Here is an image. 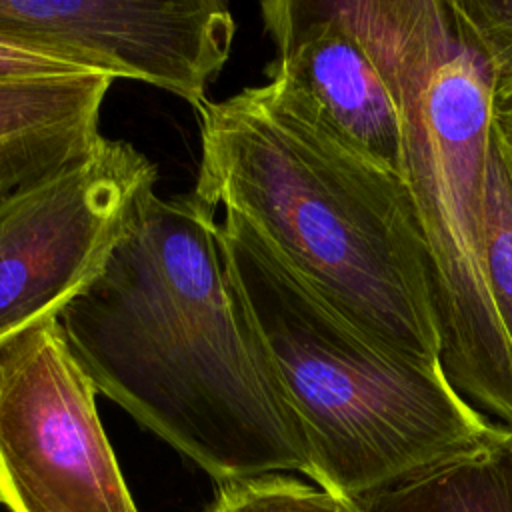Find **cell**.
<instances>
[{"instance_id": "obj_1", "label": "cell", "mask_w": 512, "mask_h": 512, "mask_svg": "<svg viewBox=\"0 0 512 512\" xmlns=\"http://www.w3.org/2000/svg\"><path fill=\"white\" fill-rule=\"evenodd\" d=\"M60 324L96 390L218 484L310 478L298 420L226 264L216 208L194 190H152Z\"/></svg>"}, {"instance_id": "obj_2", "label": "cell", "mask_w": 512, "mask_h": 512, "mask_svg": "<svg viewBox=\"0 0 512 512\" xmlns=\"http://www.w3.org/2000/svg\"><path fill=\"white\" fill-rule=\"evenodd\" d=\"M194 192L234 212L328 306L424 366H442L426 244L402 176L352 156L260 86L198 110Z\"/></svg>"}, {"instance_id": "obj_3", "label": "cell", "mask_w": 512, "mask_h": 512, "mask_svg": "<svg viewBox=\"0 0 512 512\" xmlns=\"http://www.w3.org/2000/svg\"><path fill=\"white\" fill-rule=\"evenodd\" d=\"M382 70L402 128V178L426 244L442 370L492 422L512 428V350L484 250L490 74L448 0H336Z\"/></svg>"}, {"instance_id": "obj_4", "label": "cell", "mask_w": 512, "mask_h": 512, "mask_svg": "<svg viewBox=\"0 0 512 512\" xmlns=\"http://www.w3.org/2000/svg\"><path fill=\"white\" fill-rule=\"evenodd\" d=\"M220 244L298 420L310 482L358 500L502 428L442 366L392 352L328 306L234 212L220 220Z\"/></svg>"}, {"instance_id": "obj_5", "label": "cell", "mask_w": 512, "mask_h": 512, "mask_svg": "<svg viewBox=\"0 0 512 512\" xmlns=\"http://www.w3.org/2000/svg\"><path fill=\"white\" fill-rule=\"evenodd\" d=\"M154 184L152 160L100 136L84 156L0 200V348L60 318L96 280Z\"/></svg>"}, {"instance_id": "obj_6", "label": "cell", "mask_w": 512, "mask_h": 512, "mask_svg": "<svg viewBox=\"0 0 512 512\" xmlns=\"http://www.w3.org/2000/svg\"><path fill=\"white\" fill-rule=\"evenodd\" d=\"M60 318L0 348V504L8 512H138Z\"/></svg>"}, {"instance_id": "obj_7", "label": "cell", "mask_w": 512, "mask_h": 512, "mask_svg": "<svg viewBox=\"0 0 512 512\" xmlns=\"http://www.w3.org/2000/svg\"><path fill=\"white\" fill-rule=\"evenodd\" d=\"M236 32L218 0H0V36L168 90L198 110Z\"/></svg>"}, {"instance_id": "obj_8", "label": "cell", "mask_w": 512, "mask_h": 512, "mask_svg": "<svg viewBox=\"0 0 512 512\" xmlns=\"http://www.w3.org/2000/svg\"><path fill=\"white\" fill-rule=\"evenodd\" d=\"M260 12L274 44L266 94L352 156L402 176L394 94L336 0H268Z\"/></svg>"}, {"instance_id": "obj_9", "label": "cell", "mask_w": 512, "mask_h": 512, "mask_svg": "<svg viewBox=\"0 0 512 512\" xmlns=\"http://www.w3.org/2000/svg\"><path fill=\"white\" fill-rule=\"evenodd\" d=\"M116 78L106 72L0 80V160L44 152H88Z\"/></svg>"}, {"instance_id": "obj_10", "label": "cell", "mask_w": 512, "mask_h": 512, "mask_svg": "<svg viewBox=\"0 0 512 512\" xmlns=\"http://www.w3.org/2000/svg\"><path fill=\"white\" fill-rule=\"evenodd\" d=\"M354 502L360 512H512V428Z\"/></svg>"}, {"instance_id": "obj_11", "label": "cell", "mask_w": 512, "mask_h": 512, "mask_svg": "<svg viewBox=\"0 0 512 512\" xmlns=\"http://www.w3.org/2000/svg\"><path fill=\"white\" fill-rule=\"evenodd\" d=\"M484 250L490 300L512 350V154L496 128L486 166Z\"/></svg>"}, {"instance_id": "obj_12", "label": "cell", "mask_w": 512, "mask_h": 512, "mask_svg": "<svg viewBox=\"0 0 512 512\" xmlns=\"http://www.w3.org/2000/svg\"><path fill=\"white\" fill-rule=\"evenodd\" d=\"M208 512H360L354 500L288 474L220 484Z\"/></svg>"}, {"instance_id": "obj_13", "label": "cell", "mask_w": 512, "mask_h": 512, "mask_svg": "<svg viewBox=\"0 0 512 512\" xmlns=\"http://www.w3.org/2000/svg\"><path fill=\"white\" fill-rule=\"evenodd\" d=\"M466 40L482 58L494 98L512 92V0H448Z\"/></svg>"}, {"instance_id": "obj_14", "label": "cell", "mask_w": 512, "mask_h": 512, "mask_svg": "<svg viewBox=\"0 0 512 512\" xmlns=\"http://www.w3.org/2000/svg\"><path fill=\"white\" fill-rule=\"evenodd\" d=\"M100 72L86 62L46 46L0 36V80L6 78H52Z\"/></svg>"}, {"instance_id": "obj_15", "label": "cell", "mask_w": 512, "mask_h": 512, "mask_svg": "<svg viewBox=\"0 0 512 512\" xmlns=\"http://www.w3.org/2000/svg\"><path fill=\"white\" fill-rule=\"evenodd\" d=\"M92 150V148H90ZM76 152H44V154H28L16 158H2L0 160V200L8 194L20 190L26 184H32L62 166L70 164L72 160L84 156Z\"/></svg>"}, {"instance_id": "obj_16", "label": "cell", "mask_w": 512, "mask_h": 512, "mask_svg": "<svg viewBox=\"0 0 512 512\" xmlns=\"http://www.w3.org/2000/svg\"><path fill=\"white\" fill-rule=\"evenodd\" d=\"M494 128L512 150V92L494 98Z\"/></svg>"}, {"instance_id": "obj_17", "label": "cell", "mask_w": 512, "mask_h": 512, "mask_svg": "<svg viewBox=\"0 0 512 512\" xmlns=\"http://www.w3.org/2000/svg\"><path fill=\"white\" fill-rule=\"evenodd\" d=\"M504 144H506V142H504ZM508 150H510V148H508ZM510 154H512V150H510Z\"/></svg>"}]
</instances>
